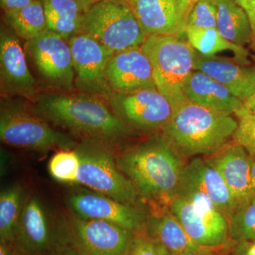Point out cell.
I'll use <instances>...</instances> for the list:
<instances>
[{
    "label": "cell",
    "mask_w": 255,
    "mask_h": 255,
    "mask_svg": "<svg viewBox=\"0 0 255 255\" xmlns=\"http://www.w3.org/2000/svg\"><path fill=\"white\" fill-rule=\"evenodd\" d=\"M119 168L147 200L168 206L175 197L184 157L168 139L152 137L116 156Z\"/></svg>",
    "instance_id": "obj_1"
},
{
    "label": "cell",
    "mask_w": 255,
    "mask_h": 255,
    "mask_svg": "<svg viewBox=\"0 0 255 255\" xmlns=\"http://www.w3.org/2000/svg\"><path fill=\"white\" fill-rule=\"evenodd\" d=\"M36 115L86 140L117 141L130 128L97 96L48 93L39 96L31 109Z\"/></svg>",
    "instance_id": "obj_2"
},
{
    "label": "cell",
    "mask_w": 255,
    "mask_h": 255,
    "mask_svg": "<svg viewBox=\"0 0 255 255\" xmlns=\"http://www.w3.org/2000/svg\"><path fill=\"white\" fill-rule=\"evenodd\" d=\"M238 120L232 114L201 107L190 101L179 106L164 128V135L184 157H209L232 139Z\"/></svg>",
    "instance_id": "obj_3"
},
{
    "label": "cell",
    "mask_w": 255,
    "mask_h": 255,
    "mask_svg": "<svg viewBox=\"0 0 255 255\" xmlns=\"http://www.w3.org/2000/svg\"><path fill=\"white\" fill-rule=\"evenodd\" d=\"M152 67L157 90L174 109L187 102L184 86L193 71L195 50L174 35H150L141 45Z\"/></svg>",
    "instance_id": "obj_4"
},
{
    "label": "cell",
    "mask_w": 255,
    "mask_h": 255,
    "mask_svg": "<svg viewBox=\"0 0 255 255\" xmlns=\"http://www.w3.org/2000/svg\"><path fill=\"white\" fill-rule=\"evenodd\" d=\"M14 244L20 255H46L73 245L69 220L41 196H28Z\"/></svg>",
    "instance_id": "obj_5"
},
{
    "label": "cell",
    "mask_w": 255,
    "mask_h": 255,
    "mask_svg": "<svg viewBox=\"0 0 255 255\" xmlns=\"http://www.w3.org/2000/svg\"><path fill=\"white\" fill-rule=\"evenodd\" d=\"M75 149L80 157L76 184L124 204L135 205L140 195L119 168L108 142L85 140Z\"/></svg>",
    "instance_id": "obj_6"
},
{
    "label": "cell",
    "mask_w": 255,
    "mask_h": 255,
    "mask_svg": "<svg viewBox=\"0 0 255 255\" xmlns=\"http://www.w3.org/2000/svg\"><path fill=\"white\" fill-rule=\"evenodd\" d=\"M80 33L90 35L114 53L140 46L147 37L132 6L122 0L92 4L82 18Z\"/></svg>",
    "instance_id": "obj_7"
},
{
    "label": "cell",
    "mask_w": 255,
    "mask_h": 255,
    "mask_svg": "<svg viewBox=\"0 0 255 255\" xmlns=\"http://www.w3.org/2000/svg\"><path fill=\"white\" fill-rule=\"evenodd\" d=\"M0 138L8 145L41 152L75 149L78 145L71 137L55 130L31 110L17 105L1 107Z\"/></svg>",
    "instance_id": "obj_8"
},
{
    "label": "cell",
    "mask_w": 255,
    "mask_h": 255,
    "mask_svg": "<svg viewBox=\"0 0 255 255\" xmlns=\"http://www.w3.org/2000/svg\"><path fill=\"white\" fill-rule=\"evenodd\" d=\"M167 207L196 246L219 249L226 245L229 221L209 201L176 196Z\"/></svg>",
    "instance_id": "obj_9"
},
{
    "label": "cell",
    "mask_w": 255,
    "mask_h": 255,
    "mask_svg": "<svg viewBox=\"0 0 255 255\" xmlns=\"http://www.w3.org/2000/svg\"><path fill=\"white\" fill-rule=\"evenodd\" d=\"M106 100L128 127L139 130L162 128L172 119L174 109L157 90L147 88L128 93L112 92Z\"/></svg>",
    "instance_id": "obj_10"
},
{
    "label": "cell",
    "mask_w": 255,
    "mask_h": 255,
    "mask_svg": "<svg viewBox=\"0 0 255 255\" xmlns=\"http://www.w3.org/2000/svg\"><path fill=\"white\" fill-rule=\"evenodd\" d=\"M69 46L76 75V87L83 93L107 99L113 92L106 72L114 52L86 33L70 37Z\"/></svg>",
    "instance_id": "obj_11"
},
{
    "label": "cell",
    "mask_w": 255,
    "mask_h": 255,
    "mask_svg": "<svg viewBox=\"0 0 255 255\" xmlns=\"http://www.w3.org/2000/svg\"><path fill=\"white\" fill-rule=\"evenodd\" d=\"M65 39L54 32L46 30L26 41L25 50L48 85L70 90L73 87L75 73L71 50Z\"/></svg>",
    "instance_id": "obj_12"
},
{
    "label": "cell",
    "mask_w": 255,
    "mask_h": 255,
    "mask_svg": "<svg viewBox=\"0 0 255 255\" xmlns=\"http://www.w3.org/2000/svg\"><path fill=\"white\" fill-rule=\"evenodd\" d=\"M72 244L82 255H128L135 233L102 220L68 218Z\"/></svg>",
    "instance_id": "obj_13"
},
{
    "label": "cell",
    "mask_w": 255,
    "mask_h": 255,
    "mask_svg": "<svg viewBox=\"0 0 255 255\" xmlns=\"http://www.w3.org/2000/svg\"><path fill=\"white\" fill-rule=\"evenodd\" d=\"M176 196L209 201L228 220L238 206L221 174L204 157H194L184 164Z\"/></svg>",
    "instance_id": "obj_14"
},
{
    "label": "cell",
    "mask_w": 255,
    "mask_h": 255,
    "mask_svg": "<svg viewBox=\"0 0 255 255\" xmlns=\"http://www.w3.org/2000/svg\"><path fill=\"white\" fill-rule=\"evenodd\" d=\"M66 203L71 214L77 217L109 221L134 233L142 231L147 217L145 211L136 205L124 204L87 189L72 191Z\"/></svg>",
    "instance_id": "obj_15"
},
{
    "label": "cell",
    "mask_w": 255,
    "mask_h": 255,
    "mask_svg": "<svg viewBox=\"0 0 255 255\" xmlns=\"http://www.w3.org/2000/svg\"><path fill=\"white\" fill-rule=\"evenodd\" d=\"M106 75L112 91L117 93L157 88L152 64L141 46L114 53L107 66Z\"/></svg>",
    "instance_id": "obj_16"
},
{
    "label": "cell",
    "mask_w": 255,
    "mask_h": 255,
    "mask_svg": "<svg viewBox=\"0 0 255 255\" xmlns=\"http://www.w3.org/2000/svg\"><path fill=\"white\" fill-rule=\"evenodd\" d=\"M206 159L221 174L238 206L255 195L251 174L253 157L243 147L228 143Z\"/></svg>",
    "instance_id": "obj_17"
},
{
    "label": "cell",
    "mask_w": 255,
    "mask_h": 255,
    "mask_svg": "<svg viewBox=\"0 0 255 255\" xmlns=\"http://www.w3.org/2000/svg\"><path fill=\"white\" fill-rule=\"evenodd\" d=\"M194 70L209 75L246 102L255 90V66L243 65L235 58L206 55L194 52Z\"/></svg>",
    "instance_id": "obj_18"
},
{
    "label": "cell",
    "mask_w": 255,
    "mask_h": 255,
    "mask_svg": "<svg viewBox=\"0 0 255 255\" xmlns=\"http://www.w3.org/2000/svg\"><path fill=\"white\" fill-rule=\"evenodd\" d=\"M18 36L1 30L0 37V70L4 90L26 97L36 95L38 85L26 62Z\"/></svg>",
    "instance_id": "obj_19"
},
{
    "label": "cell",
    "mask_w": 255,
    "mask_h": 255,
    "mask_svg": "<svg viewBox=\"0 0 255 255\" xmlns=\"http://www.w3.org/2000/svg\"><path fill=\"white\" fill-rule=\"evenodd\" d=\"M184 92L193 103L225 113L235 114L243 105L227 87L199 70L191 72Z\"/></svg>",
    "instance_id": "obj_20"
},
{
    "label": "cell",
    "mask_w": 255,
    "mask_h": 255,
    "mask_svg": "<svg viewBox=\"0 0 255 255\" xmlns=\"http://www.w3.org/2000/svg\"><path fill=\"white\" fill-rule=\"evenodd\" d=\"M146 237L169 255L197 248L170 210L147 215L142 231Z\"/></svg>",
    "instance_id": "obj_21"
},
{
    "label": "cell",
    "mask_w": 255,
    "mask_h": 255,
    "mask_svg": "<svg viewBox=\"0 0 255 255\" xmlns=\"http://www.w3.org/2000/svg\"><path fill=\"white\" fill-rule=\"evenodd\" d=\"M130 4L146 36H176L177 14L174 0H133Z\"/></svg>",
    "instance_id": "obj_22"
},
{
    "label": "cell",
    "mask_w": 255,
    "mask_h": 255,
    "mask_svg": "<svg viewBox=\"0 0 255 255\" xmlns=\"http://www.w3.org/2000/svg\"><path fill=\"white\" fill-rule=\"evenodd\" d=\"M217 6V30L228 41L238 46L252 43L251 20L236 0H214Z\"/></svg>",
    "instance_id": "obj_23"
},
{
    "label": "cell",
    "mask_w": 255,
    "mask_h": 255,
    "mask_svg": "<svg viewBox=\"0 0 255 255\" xmlns=\"http://www.w3.org/2000/svg\"><path fill=\"white\" fill-rule=\"evenodd\" d=\"M185 36L192 48L199 53L216 55L223 51H231L234 58L243 65H251L249 52L244 46L228 41L217 28H187Z\"/></svg>",
    "instance_id": "obj_24"
},
{
    "label": "cell",
    "mask_w": 255,
    "mask_h": 255,
    "mask_svg": "<svg viewBox=\"0 0 255 255\" xmlns=\"http://www.w3.org/2000/svg\"><path fill=\"white\" fill-rule=\"evenodd\" d=\"M27 196L20 184L4 188L0 194V241L14 243Z\"/></svg>",
    "instance_id": "obj_25"
},
{
    "label": "cell",
    "mask_w": 255,
    "mask_h": 255,
    "mask_svg": "<svg viewBox=\"0 0 255 255\" xmlns=\"http://www.w3.org/2000/svg\"><path fill=\"white\" fill-rule=\"evenodd\" d=\"M4 20L16 36L26 41L47 30L46 13L41 0H34L17 11L4 12Z\"/></svg>",
    "instance_id": "obj_26"
},
{
    "label": "cell",
    "mask_w": 255,
    "mask_h": 255,
    "mask_svg": "<svg viewBox=\"0 0 255 255\" xmlns=\"http://www.w3.org/2000/svg\"><path fill=\"white\" fill-rule=\"evenodd\" d=\"M229 221V238L233 242L255 241V194L238 206Z\"/></svg>",
    "instance_id": "obj_27"
},
{
    "label": "cell",
    "mask_w": 255,
    "mask_h": 255,
    "mask_svg": "<svg viewBox=\"0 0 255 255\" xmlns=\"http://www.w3.org/2000/svg\"><path fill=\"white\" fill-rule=\"evenodd\" d=\"M80 157L75 149H63L52 156L48 162L49 174L55 180L65 184H76Z\"/></svg>",
    "instance_id": "obj_28"
},
{
    "label": "cell",
    "mask_w": 255,
    "mask_h": 255,
    "mask_svg": "<svg viewBox=\"0 0 255 255\" xmlns=\"http://www.w3.org/2000/svg\"><path fill=\"white\" fill-rule=\"evenodd\" d=\"M235 114L237 117L238 127L232 137L233 142L243 147L254 158L255 114L248 112L243 106Z\"/></svg>",
    "instance_id": "obj_29"
},
{
    "label": "cell",
    "mask_w": 255,
    "mask_h": 255,
    "mask_svg": "<svg viewBox=\"0 0 255 255\" xmlns=\"http://www.w3.org/2000/svg\"><path fill=\"white\" fill-rule=\"evenodd\" d=\"M217 15V6L214 0H199L188 17L186 29L216 28Z\"/></svg>",
    "instance_id": "obj_30"
},
{
    "label": "cell",
    "mask_w": 255,
    "mask_h": 255,
    "mask_svg": "<svg viewBox=\"0 0 255 255\" xmlns=\"http://www.w3.org/2000/svg\"><path fill=\"white\" fill-rule=\"evenodd\" d=\"M46 16L82 21L85 11L78 0H41Z\"/></svg>",
    "instance_id": "obj_31"
},
{
    "label": "cell",
    "mask_w": 255,
    "mask_h": 255,
    "mask_svg": "<svg viewBox=\"0 0 255 255\" xmlns=\"http://www.w3.org/2000/svg\"><path fill=\"white\" fill-rule=\"evenodd\" d=\"M128 255H169L162 248L151 241L143 233H135Z\"/></svg>",
    "instance_id": "obj_32"
},
{
    "label": "cell",
    "mask_w": 255,
    "mask_h": 255,
    "mask_svg": "<svg viewBox=\"0 0 255 255\" xmlns=\"http://www.w3.org/2000/svg\"><path fill=\"white\" fill-rule=\"evenodd\" d=\"M199 0H174L177 14V29L176 36H185L186 25L191 10Z\"/></svg>",
    "instance_id": "obj_33"
},
{
    "label": "cell",
    "mask_w": 255,
    "mask_h": 255,
    "mask_svg": "<svg viewBox=\"0 0 255 255\" xmlns=\"http://www.w3.org/2000/svg\"><path fill=\"white\" fill-rule=\"evenodd\" d=\"M229 255H255V241L234 242Z\"/></svg>",
    "instance_id": "obj_34"
},
{
    "label": "cell",
    "mask_w": 255,
    "mask_h": 255,
    "mask_svg": "<svg viewBox=\"0 0 255 255\" xmlns=\"http://www.w3.org/2000/svg\"><path fill=\"white\" fill-rule=\"evenodd\" d=\"M34 0H0L4 12L17 11L31 4Z\"/></svg>",
    "instance_id": "obj_35"
},
{
    "label": "cell",
    "mask_w": 255,
    "mask_h": 255,
    "mask_svg": "<svg viewBox=\"0 0 255 255\" xmlns=\"http://www.w3.org/2000/svg\"><path fill=\"white\" fill-rule=\"evenodd\" d=\"M219 250L197 247V248H192V249L184 251V253L178 255H221L218 251Z\"/></svg>",
    "instance_id": "obj_36"
},
{
    "label": "cell",
    "mask_w": 255,
    "mask_h": 255,
    "mask_svg": "<svg viewBox=\"0 0 255 255\" xmlns=\"http://www.w3.org/2000/svg\"><path fill=\"white\" fill-rule=\"evenodd\" d=\"M46 255H82L73 245H69Z\"/></svg>",
    "instance_id": "obj_37"
},
{
    "label": "cell",
    "mask_w": 255,
    "mask_h": 255,
    "mask_svg": "<svg viewBox=\"0 0 255 255\" xmlns=\"http://www.w3.org/2000/svg\"><path fill=\"white\" fill-rule=\"evenodd\" d=\"M236 1L246 10L251 19L255 14V0H236Z\"/></svg>",
    "instance_id": "obj_38"
},
{
    "label": "cell",
    "mask_w": 255,
    "mask_h": 255,
    "mask_svg": "<svg viewBox=\"0 0 255 255\" xmlns=\"http://www.w3.org/2000/svg\"><path fill=\"white\" fill-rule=\"evenodd\" d=\"M243 106L248 112L255 114V90L253 95L246 102H243Z\"/></svg>",
    "instance_id": "obj_39"
},
{
    "label": "cell",
    "mask_w": 255,
    "mask_h": 255,
    "mask_svg": "<svg viewBox=\"0 0 255 255\" xmlns=\"http://www.w3.org/2000/svg\"><path fill=\"white\" fill-rule=\"evenodd\" d=\"M251 23L252 27V32H253V38H252V44L254 47L255 50V14L254 16L251 18Z\"/></svg>",
    "instance_id": "obj_40"
},
{
    "label": "cell",
    "mask_w": 255,
    "mask_h": 255,
    "mask_svg": "<svg viewBox=\"0 0 255 255\" xmlns=\"http://www.w3.org/2000/svg\"><path fill=\"white\" fill-rule=\"evenodd\" d=\"M78 1H80L82 6H83L85 12H87L89 9H90V6H92V3L90 0H78Z\"/></svg>",
    "instance_id": "obj_41"
},
{
    "label": "cell",
    "mask_w": 255,
    "mask_h": 255,
    "mask_svg": "<svg viewBox=\"0 0 255 255\" xmlns=\"http://www.w3.org/2000/svg\"><path fill=\"white\" fill-rule=\"evenodd\" d=\"M252 180H253V187L255 191V157L253 158V163H252Z\"/></svg>",
    "instance_id": "obj_42"
},
{
    "label": "cell",
    "mask_w": 255,
    "mask_h": 255,
    "mask_svg": "<svg viewBox=\"0 0 255 255\" xmlns=\"http://www.w3.org/2000/svg\"><path fill=\"white\" fill-rule=\"evenodd\" d=\"M105 1V0H90L92 4H95V3L99 2V1Z\"/></svg>",
    "instance_id": "obj_43"
},
{
    "label": "cell",
    "mask_w": 255,
    "mask_h": 255,
    "mask_svg": "<svg viewBox=\"0 0 255 255\" xmlns=\"http://www.w3.org/2000/svg\"><path fill=\"white\" fill-rule=\"evenodd\" d=\"M126 1H130H130H132V0H126Z\"/></svg>",
    "instance_id": "obj_44"
},
{
    "label": "cell",
    "mask_w": 255,
    "mask_h": 255,
    "mask_svg": "<svg viewBox=\"0 0 255 255\" xmlns=\"http://www.w3.org/2000/svg\"><path fill=\"white\" fill-rule=\"evenodd\" d=\"M133 1V0H132V1ZM131 1H130V2H131Z\"/></svg>",
    "instance_id": "obj_45"
}]
</instances>
